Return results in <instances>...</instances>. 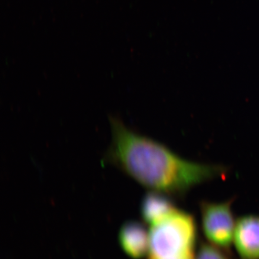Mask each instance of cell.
<instances>
[{"mask_svg":"<svg viewBox=\"0 0 259 259\" xmlns=\"http://www.w3.org/2000/svg\"><path fill=\"white\" fill-rule=\"evenodd\" d=\"M176 209L168 194L154 190L146 193L141 204L142 218L151 226L166 218Z\"/></svg>","mask_w":259,"mask_h":259,"instance_id":"obj_6","label":"cell"},{"mask_svg":"<svg viewBox=\"0 0 259 259\" xmlns=\"http://www.w3.org/2000/svg\"><path fill=\"white\" fill-rule=\"evenodd\" d=\"M111 142L103 163L115 165L141 185L168 195L183 194L193 187L224 177L221 165L187 160L166 146L128 128L109 115Z\"/></svg>","mask_w":259,"mask_h":259,"instance_id":"obj_1","label":"cell"},{"mask_svg":"<svg viewBox=\"0 0 259 259\" xmlns=\"http://www.w3.org/2000/svg\"><path fill=\"white\" fill-rule=\"evenodd\" d=\"M172 259H194V255H188V256L181 257Z\"/></svg>","mask_w":259,"mask_h":259,"instance_id":"obj_8","label":"cell"},{"mask_svg":"<svg viewBox=\"0 0 259 259\" xmlns=\"http://www.w3.org/2000/svg\"><path fill=\"white\" fill-rule=\"evenodd\" d=\"M119 241L122 250L130 257L139 259L148 255L149 232L141 223L125 222L119 231Z\"/></svg>","mask_w":259,"mask_h":259,"instance_id":"obj_5","label":"cell"},{"mask_svg":"<svg viewBox=\"0 0 259 259\" xmlns=\"http://www.w3.org/2000/svg\"><path fill=\"white\" fill-rule=\"evenodd\" d=\"M232 200L224 202H204L201 204L202 226L204 235L212 245L226 251L234 242L236 226Z\"/></svg>","mask_w":259,"mask_h":259,"instance_id":"obj_3","label":"cell"},{"mask_svg":"<svg viewBox=\"0 0 259 259\" xmlns=\"http://www.w3.org/2000/svg\"><path fill=\"white\" fill-rule=\"evenodd\" d=\"M226 251L210 243H203L200 246L194 259H230Z\"/></svg>","mask_w":259,"mask_h":259,"instance_id":"obj_7","label":"cell"},{"mask_svg":"<svg viewBox=\"0 0 259 259\" xmlns=\"http://www.w3.org/2000/svg\"><path fill=\"white\" fill-rule=\"evenodd\" d=\"M234 242L242 259H259L258 215H244L236 220Z\"/></svg>","mask_w":259,"mask_h":259,"instance_id":"obj_4","label":"cell"},{"mask_svg":"<svg viewBox=\"0 0 259 259\" xmlns=\"http://www.w3.org/2000/svg\"><path fill=\"white\" fill-rule=\"evenodd\" d=\"M151 226L148 259H172L194 255L197 226L190 213L177 209Z\"/></svg>","mask_w":259,"mask_h":259,"instance_id":"obj_2","label":"cell"}]
</instances>
